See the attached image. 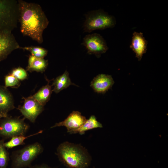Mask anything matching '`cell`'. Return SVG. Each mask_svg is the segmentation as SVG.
<instances>
[{
	"mask_svg": "<svg viewBox=\"0 0 168 168\" xmlns=\"http://www.w3.org/2000/svg\"><path fill=\"white\" fill-rule=\"evenodd\" d=\"M102 127V124L97 120L96 117L94 115H92L79 128L72 131L70 133H79L81 135H82L87 131Z\"/></svg>",
	"mask_w": 168,
	"mask_h": 168,
	"instance_id": "cell-17",
	"label": "cell"
},
{
	"mask_svg": "<svg viewBox=\"0 0 168 168\" xmlns=\"http://www.w3.org/2000/svg\"><path fill=\"white\" fill-rule=\"evenodd\" d=\"M114 83V80L111 75L101 74L93 78L90 86L95 92L104 94L110 89Z\"/></svg>",
	"mask_w": 168,
	"mask_h": 168,
	"instance_id": "cell-11",
	"label": "cell"
},
{
	"mask_svg": "<svg viewBox=\"0 0 168 168\" xmlns=\"http://www.w3.org/2000/svg\"><path fill=\"white\" fill-rule=\"evenodd\" d=\"M43 151L42 145L35 142L13 152L11 157V168H30L32 161Z\"/></svg>",
	"mask_w": 168,
	"mask_h": 168,
	"instance_id": "cell-4",
	"label": "cell"
},
{
	"mask_svg": "<svg viewBox=\"0 0 168 168\" xmlns=\"http://www.w3.org/2000/svg\"><path fill=\"white\" fill-rule=\"evenodd\" d=\"M85 17L83 27L84 31L86 32L112 28L116 23L114 16L102 10L91 11L86 14Z\"/></svg>",
	"mask_w": 168,
	"mask_h": 168,
	"instance_id": "cell-5",
	"label": "cell"
},
{
	"mask_svg": "<svg viewBox=\"0 0 168 168\" xmlns=\"http://www.w3.org/2000/svg\"><path fill=\"white\" fill-rule=\"evenodd\" d=\"M24 100L23 105L18 107L25 118L34 123L38 116L44 110V106L32 98L30 96L23 97Z\"/></svg>",
	"mask_w": 168,
	"mask_h": 168,
	"instance_id": "cell-8",
	"label": "cell"
},
{
	"mask_svg": "<svg viewBox=\"0 0 168 168\" xmlns=\"http://www.w3.org/2000/svg\"><path fill=\"white\" fill-rule=\"evenodd\" d=\"M85 117L82 115L78 111H73L63 121L56 123L51 127L52 128L64 126L67 129L68 132L70 133L72 131L77 129L86 121Z\"/></svg>",
	"mask_w": 168,
	"mask_h": 168,
	"instance_id": "cell-10",
	"label": "cell"
},
{
	"mask_svg": "<svg viewBox=\"0 0 168 168\" xmlns=\"http://www.w3.org/2000/svg\"><path fill=\"white\" fill-rule=\"evenodd\" d=\"M51 86L49 81L47 85L42 87L36 93L30 96L32 98L43 106L49 100L52 92Z\"/></svg>",
	"mask_w": 168,
	"mask_h": 168,
	"instance_id": "cell-16",
	"label": "cell"
},
{
	"mask_svg": "<svg viewBox=\"0 0 168 168\" xmlns=\"http://www.w3.org/2000/svg\"><path fill=\"white\" fill-rule=\"evenodd\" d=\"M3 119L0 122V137L3 139L25 135L29 126L25 122L24 119L8 116Z\"/></svg>",
	"mask_w": 168,
	"mask_h": 168,
	"instance_id": "cell-6",
	"label": "cell"
},
{
	"mask_svg": "<svg viewBox=\"0 0 168 168\" xmlns=\"http://www.w3.org/2000/svg\"><path fill=\"white\" fill-rule=\"evenodd\" d=\"M30 168H52L44 164L31 166Z\"/></svg>",
	"mask_w": 168,
	"mask_h": 168,
	"instance_id": "cell-23",
	"label": "cell"
},
{
	"mask_svg": "<svg viewBox=\"0 0 168 168\" xmlns=\"http://www.w3.org/2000/svg\"><path fill=\"white\" fill-rule=\"evenodd\" d=\"M48 65V61L44 58H37L31 55L29 58L27 69L30 72H43L46 69Z\"/></svg>",
	"mask_w": 168,
	"mask_h": 168,
	"instance_id": "cell-15",
	"label": "cell"
},
{
	"mask_svg": "<svg viewBox=\"0 0 168 168\" xmlns=\"http://www.w3.org/2000/svg\"><path fill=\"white\" fill-rule=\"evenodd\" d=\"M4 118H6V117L5 116H4V115H3V114H2L0 113V119Z\"/></svg>",
	"mask_w": 168,
	"mask_h": 168,
	"instance_id": "cell-24",
	"label": "cell"
},
{
	"mask_svg": "<svg viewBox=\"0 0 168 168\" xmlns=\"http://www.w3.org/2000/svg\"><path fill=\"white\" fill-rule=\"evenodd\" d=\"M71 85L77 86L71 82L68 72L66 71L54 80L52 84L54 86L52 91L58 93Z\"/></svg>",
	"mask_w": 168,
	"mask_h": 168,
	"instance_id": "cell-14",
	"label": "cell"
},
{
	"mask_svg": "<svg viewBox=\"0 0 168 168\" xmlns=\"http://www.w3.org/2000/svg\"><path fill=\"white\" fill-rule=\"evenodd\" d=\"M19 80H23L27 77L26 71L23 68L18 67L13 69L11 73Z\"/></svg>",
	"mask_w": 168,
	"mask_h": 168,
	"instance_id": "cell-22",
	"label": "cell"
},
{
	"mask_svg": "<svg viewBox=\"0 0 168 168\" xmlns=\"http://www.w3.org/2000/svg\"><path fill=\"white\" fill-rule=\"evenodd\" d=\"M20 49L29 51L31 55L39 58H44L47 54L48 51L45 49L37 46L21 47Z\"/></svg>",
	"mask_w": 168,
	"mask_h": 168,
	"instance_id": "cell-20",
	"label": "cell"
},
{
	"mask_svg": "<svg viewBox=\"0 0 168 168\" xmlns=\"http://www.w3.org/2000/svg\"><path fill=\"white\" fill-rule=\"evenodd\" d=\"M82 44L86 47L89 54H94L97 57H100L108 49L104 39L97 33L86 35L83 38Z\"/></svg>",
	"mask_w": 168,
	"mask_h": 168,
	"instance_id": "cell-7",
	"label": "cell"
},
{
	"mask_svg": "<svg viewBox=\"0 0 168 168\" xmlns=\"http://www.w3.org/2000/svg\"><path fill=\"white\" fill-rule=\"evenodd\" d=\"M20 30L40 44L43 41V34L49 21L41 7L35 3L18 1Z\"/></svg>",
	"mask_w": 168,
	"mask_h": 168,
	"instance_id": "cell-1",
	"label": "cell"
},
{
	"mask_svg": "<svg viewBox=\"0 0 168 168\" xmlns=\"http://www.w3.org/2000/svg\"><path fill=\"white\" fill-rule=\"evenodd\" d=\"M147 42L142 33L134 32L133 34L130 48L135 54L138 61L147 52Z\"/></svg>",
	"mask_w": 168,
	"mask_h": 168,
	"instance_id": "cell-12",
	"label": "cell"
},
{
	"mask_svg": "<svg viewBox=\"0 0 168 168\" xmlns=\"http://www.w3.org/2000/svg\"><path fill=\"white\" fill-rule=\"evenodd\" d=\"M19 16L18 1L0 0V33L12 32L17 26Z\"/></svg>",
	"mask_w": 168,
	"mask_h": 168,
	"instance_id": "cell-3",
	"label": "cell"
},
{
	"mask_svg": "<svg viewBox=\"0 0 168 168\" xmlns=\"http://www.w3.org/2000/svg\"><path fill=\"white\" fill-rule=\"evenodd\" d=\"M20 48L12 32L0 33V61L6 59L12 51Z\"/></svg>",
	"mask_w": 168,
	"mask_h": 168,
	"instance_id": "cell-9",
	"label": "cell"
},
{
	"mask_svg": "<svg viewBox=\"0 0 168 168\" xmlns=\"http://www.w3.org/2000/svg\"><path fill=\"white\" fill-rule=\"evenodd\" d=\"M20 83L19 80L11 74H8L5 77V87L17 88L19 86Z\"/></svg>",
	"mask_w": 168,
	"mask_h": 168,
	"instance_id": "cell-21",
	"label": "cell"
},
{
	"mask_svg": "<svg viewBox=\"0 0 168 168\" xmlns=\"http://www.w3.org/2000/svg\"><path fill=\"white\" fill-rule=\"evenodd\" d=\"M57 154L61 162L68 168H86L90 162L86 149L79 144L63 142L58 147Z\"/></svg>",
	"mask_w": 168,
	"mask_h": 168,
	"instance_id": "cell-2",
	"label": "cell"
},
{
	"mask_svg": "<svg viewBox=\"0 0 168 168\" xmlns=\"http://www.w3.org/2000/svg\"><path fill=\"white\" fill-rule=\"evenodd\" d=\"M43 131L41 130L37 133L27 136L20 135L13 137L8 141L4 142V146L6 148L10 149L18 146L24 144V141L26 139L40 134Z\"/></svg>",
	"mask_w": 168,
	"mask_h": 168,
	"instance_id": "cell-18",
	"label": "cell"
},
{
	"mask_svg": "<svg viewBox=\"0 0 168 168\" xmlns=\"http://www.w3.org/2000/svg\"><path fill=\"white\" fill-rule=\"evenodd\" d=\"M14 108L12 94L5 86H0V113L7 117L8 112Z\"/></svg>",
	"mask_w": 168,
	"mask_h": 168,
	"instance_id": "cell-13",
	"label": "cell"
},
{
	"mask_svg": "<svg viewBox=\"0 0 168 168\" xmlns=\"http://www.w3.org/2000/svg\"><path fill=\"white\" fill-rule=\"evenodd\" d=\"M4 140H0V168H7L10 158L9 154L4 145Z\"/></svg>",
	"mask_w": 168,
	"mask_h": 168,
	"instance_id": "cell-19",
	"label": "cell"
}]
</instances>
